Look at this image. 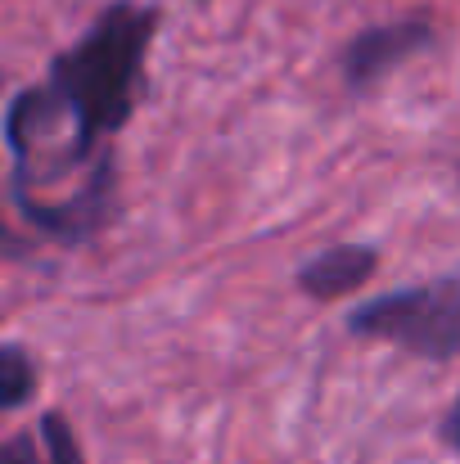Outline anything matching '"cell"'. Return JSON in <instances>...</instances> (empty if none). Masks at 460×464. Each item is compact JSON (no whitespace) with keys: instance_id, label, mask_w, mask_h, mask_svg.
<instances>
[{"instance_id":"obj_1","label":"cell","mask_w":460,"mask_h":464,"mask_svg":"<svg viewBox=\"0 0 460 464\" xmlns=\"http://www.w3.org/2000/svg\"><path fill=\"white\" fill-rule=\"evenodd\" d=\"M162 14L141 0H109L91 27L50 59L45 82L23 86L5 109L18 212L59 244L104 230L118 198L113 136L136 118Z\"/></svg>"},{"instance_id":"obj_2","label":"cell","mask_w":460,"mask_h":464,"mask_svg":"<svg viewBox=\"0 0 460 464\" xmlns=\"http://www.w3.org/2000/svg\"><path fill=\"white\" fill-rule=\"evenodd\" d=\"M343 324L361 343H388L406 356L447 365L460 356V271L366 298Z\"/></svg>"},{"instance_id":"obj_3","label":"cell","mask_w":460,"mask_h":464,"mask_svg":"<svg viewBox=\"0 0 460 464\" xmlns=\"http://www.w3.org/2000/svg\"><path fill=\"white\" fill-rule=\"evenodd\" d=\"M434 41H438V32L425 14H406V18H393V23L361 27L338 54V77L352 95H366L379 82H388L402 63L425 54Z\"/></svg>"},{"instance_id":"obj_4","label":"cell","mask_w":460,"mask_h":464,"mask_svg":"<svg viewBox=\"0 0 460 464\" xmlns=\"http://www.w3.org/2000/svg\"><path fill=\"white\" fill-rule=\"evenodd\" d=\"M379 271V248L370 244H329L299 266V294L311 303H338L366 289Z\"/></svg>"},{"instance_id":"obj_5","label":"cell","mask_w":460,"mask_h":464,"mask_svg":"<svg viewBox=\"0 0 460 464\" xmlns=\"http://www.w3.org/2000/svg\"><path fill=\"white\" fill-rule=\"evenodd\" d=\"M32 392H36V361L23 347L5 343V356H0V411L27 406Z\"/></svg>"},{"instance_id":"obj_6","label":"cell","mask_w":460,"mask_h":464,"mask_svg":"<svg viewBox=\"0 0 460 464\" xmlns=\"http://www.w3.org/2000/svg\"><path fill=\"white\" fill-rule=\"evenodd\" d=\"M36 438L45 447V464H86L82 442H77V433H73L64 411H45L41 424H36Z\"/></svg>"},{"instance_id":"obj_7","label":"cell","mask_w":460,"mask_h":464,"mask_svg":"<svg viewBox=\"0 0 460 464\" xmlns=\"http://www.w3.org/2000/svg\"><path fill=\"white\" fill-rule=\"evenodd\" d=\"M0 464H45V447L32 433H14L0 442Z\"/></svg>"},{"instance_id":"obj_8","label":"cell","mask_w":460,"mask_h":464,"mask_svg":"<svg viewBox=\"0 0 460 464\" xmlns=\"http://www.w3.org/2000/svg\"><path fill=\"white\" fill-rule=\"evenodd\" d=\"M438 438H443V447H447V451L460 460V392H456V401L447 406L443 424H438Z\"/></svg>"},{"instance_id":"obj_9","label":"cell","mask_w":460,"mask_h":464,"mask_svg":"<svg viewBox=\"0 0 460 464\" xmlns=\"http://www.w3.org/2000/svg\"><path fill=\"white\" fill-rule=\"evenodd\" d=\"M0 253H9V230H5V221H0Z\"/></svg>"},{"instance_id":"obj_10","label":"cell","mask_w":460,"mask_h":464,"mask_svg":"<svg viewBox=\"0 0 460 464\" xmlns=\"http://www.w3.org/2000/svg\"><path fill=\"white\" fill-rule=\"evenodd\" d=\"M0 356H5V343H0Z\"/></svg>"}]
</instances>
